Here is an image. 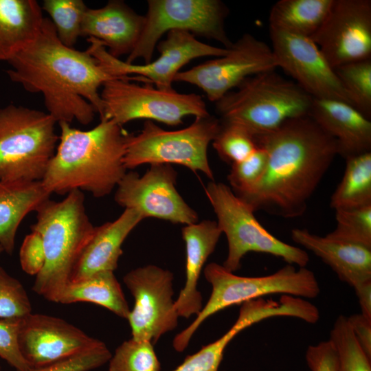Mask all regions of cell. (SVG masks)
Wrapping results in <instances>:
<instances>
[{
    "mask_svg": "<svg viewBox=\"0 0 371 371\" xmlns=\"http://www.w3.org/2000/svg\"><path fill=\"white\" fill-rule=\"evenodd\" d=\"M268 156L266 172L251 190L236 194L256 212L301 216L338 155L336 141L309 115L294 117L254 137Z\"/></svg>",
    "mask_w": 371,
    "mask_h": 371,
    "instance_id": "cell-1",
    "label": "cell"
},
{
    "mask_svg": "<svg viewBox=\"0 0 371 371\" xmlns=\"http://www.w3.org/2000/svg\"><path fill=\"white\" fill-rule=\"evenodd\" d=\"M8 63L10 79L30 93H41L47 113L57 122L88 125L102 115L99 89L108 74L87 50L63 45L49 18L36 40ZM126 77V76H125Z\"/></svg>",
    "mask_w": 371,
    "mask_h": 371,
    "instance_id": "cell-2",
    "label": "cell"
},
{
    "mask_svg": "<svg viewBox=\"0 0 371 371\" xmlns=\"http://www.w3.org/2000/svg\"><path fill=\"white\" fill-rule=\"evenodd\" d=\"M58 124L59 142L41 180L43 186L50 194L78 190L97 198L109 194L126 173L128 133L112 120H102L88 131Z\"/></svg>",
    "mask_w": 371,
    "mask_h": 371,
    "instance_id": "cell-3",
    "label": "cell"
},
{
    "mask_svg": "<svg viewBox=\"0 0 371 371\" xmlns=\"http://www.w3.org/2000/svg\"><path fill=\"white\" fill-rule=\"evenodd\" d=\"M36 212V221L31 229L42 238L45 260L32 289L45 299L58 303L95 227L87 214L80 190L69 192L61 201L49 199Z\"/></svg>",
    "mask_w": 371,
    "mask_h": 371,
    "instance_id": "cell-4",
    "label": "cell"
},
{
    "mask_svg": "<svg viewBox=\"0 0 371 371\" xmlns=\"http://www.w3.org/2000/svg\"><path fill=\"white\" fill-rule=\"evenodd\" d=\"M236 89L215 102L216 111L221 122L238 124L254 137L309 115L313 98L276 70L249 77Z\"/></svg>",
    "mask_w": 371,
    "mask_h": 371,
    "instance_id": "cell-5",
    "label": "cell"
},
{
    "mask_svg": "<svg viewBox=\"0 0 371 371\" xmlns=\"http://www.w3.org/2000/svg\"><path fill=\"white\" fill-rule=\"evenodd\" d=\"M204 276L212 285L210 297L192 324L174 338L173 347L177 352L187 348L194 332L207 318L232 305L272 294L313 299L320 293L311 270L289 264L269 275L245 277L211 262L205 267Z\"/></svg>",
    "mask_w": 371,
    "mask_h": 371,
    "instance_id": "cell-6",
    "label": "cell"
},
{
    "mask_svg": "<svg viewBox=\"0 0 371 371\" xmlns=\"http://www.w3.org/2000/svg\"><path fill=\"white\" fill-rule=\"evenodd\" d=\"M47 112L10 104L0 109V181H41L59 137Z\"/></svg>",
    "mask_w": 371,
    "mask_h": 371,
    "instance_id": "cell-7",
    "label": "cell"
},
{
    "mask_svg": "<svg viewBox=\"0 0 371 371\" xmlns=\"http://www.w3.org/2000/svg\"><path fill=\"white\" fill-rule=\"evenodd\" d=\"M205 192L217 217V225L227 237L228 253L223 266L231 272L241 267L249 252L270 254L289 265L306 267L307 252L283 242L268 232L257 220L254 212L226 184L211 181Z\"/></svg>",
    "mask_w": 371,
    "mask_h": 371,
    "instance_id": "cell-8",
    "label": "cell"
},
{
    "mask_svg": "<svg viewBox=\"0 0 371 371\" xmlns=\"http://www.w3.org/2000/svg\"><path fill=\"white\" fill-rule=\"evenodd\" d=\"M103 111L100 120H112L122 126L145 119L178 126L184 117L210 115L203 98L195 93L161 90L141 76L113 78L104 83L100 93Z\"/></svg>",
    "mask_w": 371,
    "mask_h": 371,
    "instance_id": "cell-9",
    "label": "cell"
},
{
    "mask_svg": "<svg viewBox=\"0 0 371 371\" xmlns=\"http://www.w3.org/2000/svg\"><path fill=\"white\" fill-rule=\"evenodd\" d=\"M221 128L220 120L197 117L188 127L166 131L146 120L142 131L128 134L124 164L126 169L143 164H179L214 180L207 148Z\"/></svg>",
    "mask_w": 371,
    "mask_h": 371,
    "instance_id": "cell-10",
    "label": "cell"
},
{
    "mask_svg": "<svg viewBox=\"0 0 371 371\" xmlns=\"http://www.w3.org/2000/svg\"><path fill=\"white\" fill-rule=\"evenodd\" d=\"M148 10L139 40L125 62L142 58L152 61L154 49L161 37L171 30H183L213 39L224 48L233 43L225 28L229 10L219 0H148Z\"/></svg>",
    "mask_w": 371,
    "mask_h": 371,
    "instance_id": "cell-11",
    "label": "cell"
},
{
    "mask_svg": "<svg viewBox=\"0 0 371 371\" xmlns=\"http://www.w3.org/2000/svg\"><path fill=\"white\" fill-rule=\"evenodd\" d=\"M277 68L271 47L247 33L233 43L225 55L179 71L175 81L199 87L216 102L246 78Z\"/></svg>",
    "mask_w": 371,
    "mask_h": 371,
    "instance_id": "cell-12",
    "label": "cell"
},
{
    "mask_svg": "<svg viewBox=\"0 0 371 371\" xmlns=\"http://www.w3.org/2000/svg\"><path fill=\"white\" fill-rule=\"evenodd\" d=\"M87 41L90 45L87 50L108 74L115 77L137 74L161 90L172 89L176 75L192 60L203 56L220 57L228 51L202 43L188 32L175 30L168 32L166 38L157 43L159 58L147 64L137 65L112 56L95 38H88Z\"/></svg>",
    "mask_w": 371,
    "mask_h": 371,
    "instance_id": "cell-13",
    "label": "cell"
},
{
    "mask_svg": "<svg viewBox=\"0 0 371 371\" xmlns=\"http://www.w3.org/2000/svg\"><path fill=\"white\" fill-rule=\"evenodd\" d=\"M177 172L170 164H151L142 176L126 172L117 186L115 201L120 206L137 210L144 218L153 217L175 224L198 221L197 212L176 188Z\"/></svg>",
    "mask_w": 371,
    "mask_h": 371,
    "instance_id": "cell-14",
    "label": "cell"
},
{
    "mask_svg": "<svg viewBox=\"0 0 371 371\" xmlns=\"http://www.w3.org/2000/svg\"><path fill=\"white\" fill-rule=\"evenodd\" d=\"M172 280L170 271L153 265L124 276V282L135 300L127 319L132 338L155 344L177 327L179 315L172 300Z\"/></svg>",
    "mask_w": 371,
    "mask_h": 371,
    "instance_id": "cell-15",
    "label": "cell"
},
{
    "mask_svg": "<svg viewBox=\"0 0 371 371\" xmlns=\"http://www.w3.org/2000/svg\"><path fill=\"white\" fill-rule=\"evenodd\" d=\"M310 38L334 69L371 59V1L333 0L323 23Z\"/></svg>",
    "mask_w": 371,
    "mask_h": 371,
    "instance_id": "cell-16",
    "label": "cell"
},
{
    "mask_svg": "<svg viewBox=\"0 0 371 371\" xmlns=\"http://www.w3.org/2000/svg\"><path fill=\"white\" fill-rule=\"evenodd\" d=\"M269 31L278 68L313 98L337 100L352 105L335 69L310 38L272 27Z\"/></svg>",
    "mask_w": 371,
    "mask_h": 371,
    "instance_id": "cell-17",
    "label": "cell"
},
{
    "mask_svg": "<svg viewBox=\"0 0 371 371\" xmlns=\"http://www.w3.org/2000/svg\"><path fill=\"white\" fill-rule=\"evenodd\" d=\"M95 339L65 320L30 313L21 319L19 345L32 368H36L98 344Z\"/></svg>",
    "mask_w": 371,
    "mask_h": 371,
    "instance_id": "cell-18",
    "label": "cell"
},
{
    "mask_svg": "<svg viewBox=\"0 0 371 371\" xmlns=\"http://www.w3.org/2000/svg\"><path fill=\"white\" fill-rule=\"evenodd\" d=\"M144 16L135 12L124 1H109L100 8H87L82 22L81 36L99 41L108 53L119 58L129 55L140 36Z\"/></svg>",
    "mask_w": 371,
    "mask_h": 371,
    "instance_id": "cell-19",
    "label": "cell"
},
{
    "mask_svg": "<svg viewBox=\"0 0 371 371\" xmlns=\"http://www.w3.org/2000/svg\"><path fill=\"white\" fill-rule=\"evenodd\" d=\"M309 115L336 141L338 155L345 159L371 152V122L352 104L313 98Z\"/></svg>",
    "mask_w": 371,
    "mask_h": 371,
    "instance_id": "cell-20",
    "label": "cell"
},
{
    "mask_svg": "<svg viewBox=\"0 0 371 371\" xmlns=\"http://www.w3.org/2000/svg\"><path fill=\"white\" fill-rule=\"evenodd\" d=\"M292 240L328 265L342 282L353 289L371 281V248L320 236L306 229L291 230Z\"/></svg>",
    "mask_w": 371,
    "mask_h": 371,
    "instance_id": "cell-21",
    "label": "cell"
},
{
    "mask_svg": "<svg viewBox=\"0 0 371 371\" xmlns=\"http://www.w3.org/2000/svg\"><path fill=\"white\" fill-rule=\"evenodd\" d=\"M144 219L135 210L126 208L115 221L95 227L69 278L76 282L103 271H114L122 254V245L133 229Z\"/></svg>",
    "mask_w": 371,
    "mask_h": 371,
    "instance_id": "cell-22",
    "label": "cell"
},
{
    "mask_svg": "<svg viewBox=\"0 0 371 371\" xmlns=\"http://www.w3.org/2000/svg\"><path fill=\"white\" fill-rule=\"evenodd\" d=\"M181 234L186 245V282L175 301L179 316L189 318L201 311L202 295L197 289L203 267L214 252L223 234L216 221L203 220L186 225Z\"/></svg>",
    "mask_w": 371,
    "mask_h": 371,
    "instance_id": "cell-23",
    "label": "cell"
},
{
    "mask_svg": "<svg viewBox=\"0 0 371 371\" xmlns=\"http://www.w3.org/2000/svg\"><path fill=\"white\" fill-rule=\"evenodd\" d=\"M50 195L41 181H0V245L4 251L13 252L21 223Z\"/></svg>",
    "mask_w": 371,
    "mask_h": 371,
    "instance_id": "cell-24",
    "label": "cell"
},
{
    "mask_svg": "<svg viewBox=\"0 0 371 371\" xmlns=\"http://www.w3.org/2000/svg\"><path fill=\"white\" fill-rule=\"evenodd\" d=\"M281 313L280 306L273 300L258 298L243 303L237 320L224 335L188 356L173 371H220L225 350L239 333L264 319L279 317Z\"/></svg>",
    "mask_w": 371,
    "mask_h": 371,
    "instance_id": "cell-25",
    "label": "cell"
},
{
    "mask_svg": "<svg viewBox=\"0 0 371 371\" xmlns=\"http://www.w3.org/2000/svg\"><path fill=\"white\" fill-rule=\"evenodd\" d=\"M44 18L35 0H0V60L8 62L33 43Z\"/></svg>",
    "mask_w": 371,
    "mask_h": 371,
    "instance_id": "cell-26",
    "label": "cell"
},
{
    "mask_svg": "<svg viewBox=\"0 0 371 371\" xmlns=\"http://www.w3.org/2000/svg\"><path fill=\"white\" fill-rule=\"evenodd\" d=\"M113 272L100 271L82 280L69 282L60 293L58 303L91 302L127 319L131 310Z\"/></svg>",
    "mask_w": 371,
    "mask_h": 371,
    "instance_id": "cell-27",
    "label": "cell"
},
{
    "mask_svg": "<svg viewBox=\"0 0 371 371\" xmlns=\"http://www.w3.org/2000/svg\"><path fill=\"white\" fill-rule=\"evenodd\" d=\"M333 0H280L271 8L269 26L311 38L326 19Z\"/></svg>",
    "mask_w": 371,
    "mask_h": 371,
    "instance_id": "cell-28",
    "label": "cell"
},
{
    "mask_svg": "<svg viewBox=\"0 0 371 371\" xmlns=\"http://www.w3.org/2000/svg\"><path fill=\"white\" fill-rule=\"evenodd\" d=\"M346 163L343 177L330 200L335 210L371 204V152L348 157Z\"/></svg>",
    "mask_w": 371,
    "mask_h": 371,
    "instance_id": "cell-29",
    "label": "cell"
},
{
    "mask_svg": "<svg viewBox=\"0 0 371 371\" xmlns=\"http://www.w3.org/2000/svg\"><path fill=\"white\" fill-rule=\"evenodd\" d=\"M329 340L337 354V371H371V357L357 341L347 317H337L330 333Z\"/></svg>",
    "mask_w": 371,
    "mask_h": 371,
    "instance_id": "cell-30",
    "label": "cell"
},
{
    "mask_svg": "<svg viewBox=\"0 0 371 371\" xmlns=\"http://www.w3.org/2000/svg\"><path fill=\"white\" fill-rule=\"evenodd\" d=\"M42 10L50 16L60 42L73 47L81 36V25L88 8L82 0H45Z\"/></svg>",
    "mask_w": 371,
    "mask_h": 371,
    "instance_id": "cell-31",
    "label": "cell"
},
{
    "mask_svg": "<svg viewBox=\"0 0 371 371\" xmlns=\"http://www.w3.org/2000/svg\"><path fill=\"white\" fill-rule=\"evenodd\" d=\"M335 71L352 105L370 119L371 59L343 65Z\"/></svg>",
    "mask_w": 371,
    "mask_h": 371,
    "instance_id": "cell-32",
    "label": "cell"
},
{
    "mask_svg": "<svg viewBox=\"0 0 371 371\" xmlns=\"http://www.w3.org/2000/svg\"><path fill=\"white\" fill-rule=\"evenodd\" d=\"M109 362L108 371H160L153 344L146 340L124 341Z\"/></svg>",
    "mask_w": 371,
    "mask_h": 371,
    "instance_id": "cell-33",
    "label": "cell"
},
{
    "mask_svg": "<svg viewBox=\"0 0 371 371\" xmlns=\"http://www.w3.org/2000/svg\"><path fill=\"white\" fill-rule=\"evenodd\" d=\"M335 211L337 225L326 236L371 248V204Z\"/></svg>",
    "mask_w": 371,
    "mask_h": 371,
    "instance_id": "cell-34",
    "label": "cell"
},
{
    "mask_svg": "<svg viewBox=\"0 0 371 371\" xmlns=\"http://www.w3.org/2000/svg\"><path fill=\"white\" fill-rule=\"evenodd\" d=\"M212 146L220 158L231 165L245 159L258 148L254 136L243 127L222 122Z\"/></svg>",
    "mask_w": 371,
    "mask_h": 371,
    "instance_id": "cell-35",
    "label": "cell"
},
{
    "mask_svg": "<svg viewBox=\"0 0 371 371\" xmlns=\"http://www.w3.org/2000/svg\"><path fill=\"white\" fill-rule=\"evenodd\" d=\"M267 162V152L258 146L247 157L232 164L227 181L233 192L240 194L254 188L262 179Z\"/></svg>",
    "mask_w": 371,
    "mask_h": 371,
    "instance_id": "cell-36",
    "label": "cell"
},
{
    "mask_svg": "<svg viewBox=\"0 0 371 371\" xmlns=\"http://www.w3.org/2000/svg\"><path fill=\"white\" fill-rule=\"evenodd\" d=\"M32 313L23 284L0 267V319H21Z\"/></svg>",
    "mask_w": 371,
    "mask_h": 371,
    "instance_id": "cell-37",
    "label": "cell"
},
{
    "mask_svg": "<svg viewBox=\"0 0 371 371\" xmlns=\"http://www.w3.org/2000/svg\"><path fill=\"white\" fill-rule=\"evenodd\" d=\"M112 355L102 341L98 344L79 351L32 371H90L104 365Z\"/></svg>",
    "mask_w": 371,
    "mask_h": 371,
    "instance_id": "cell-38",
    "label": "cell"
},
{
    "mask_svg": "<svg viewBox=\"0 0 371 371\" xmlns=\"http://www.w3.org/2000/svg\"><path fill=\"white\" fill-rule=\"evenodd\" d=\"M21 319H0V357L16 371H32L19 345Z\"/></svg>",
    "mask_w": 371,
    "mask_h": 371,
    "instance_id": "cell-39",
    "label": "cell"
},
{
    "mask_svg": "<svg viewBox=\"0 0 371 371\" xmlns=\"http://www.w3.org/2000/svg\"><path fill=\"white\" fill-rule=\"evenodd\" d=\"M45 251L41 235L35 231L27 234L19 251V261L24 272L37 276L45 264Z\"/></svg>",
    "mask_w": 371,
    "mask_h": 371,
    "instance_id": "cell-40",
    "label": "cell"
},
{
    "mask_svg": "<svg viewBox=\"0 0 371 371\" xmlns=\"http://www.w3.org/2000/svg\"><path fill=\"white\" fill-rule=\"evenodd\" d=\"M305 359L311 371H337L336 351L329 339L309 346Z\"/></svg>",
    "mask_w": 371,
    "mask_h": 371,
    "instance_id": "cell-41",
    "label": "cell"
},
{
    "mask_svg": "<svg viewBox=\"0 0 371 371\" xmlns=\"http://www.w3.org/2000/svg\"><path fill=\"white\" fill-rule=\"evenodd\" d=\"M349 325L360 346L371 357V319L361 313L347 317Z\"/></svg>",
    "mask_w": 371,
    "mask_h": 371,
    "instance_id": "cell-42",
    "label": "cell"
},
{
    "mask_svg": "<svg viewBox=\"0 0 371 371\" xmlns=\"http://www.w3.org/2000/svg\"><path fill=\"white\" fill-rule=\"evenodd\" d=\"M359 300L361 314L371 319V281L354 289Z\"/></svg>",
    "mask_w": 371,
    "mask_h": 371,
    "instance_id": "cell-43",
    "label": "cell"
},
{
    "mask_svg": "<svg viewBox=\"0 0 371 371\" xmlns=\"http://www.w3.org/2000/svg\"><path fill=\"white\" fill-rule=\"evenodd\" d=\"M3 251H4V250H3V247L0 245V254Z\"/></svg>",
    "mask_w": 371,
    "mask_h": 371,
    "instance_id": "cell-44",
    "label": "cell"
},
{
    "mask_svg": "<svg viewBox=\"0 0 371 371\" xmlns=\"http://www.w3.org/2000/svg\"><path fill=\"white\" fill-rule=\"evenodd\" d=\"M0 370H1V367H0Z\"/></svg>",
    "mask_w": 371,
    "mask_h": 371,
    "instance_id": "cell-45",
    "label": "cell"
}]
</instances>
